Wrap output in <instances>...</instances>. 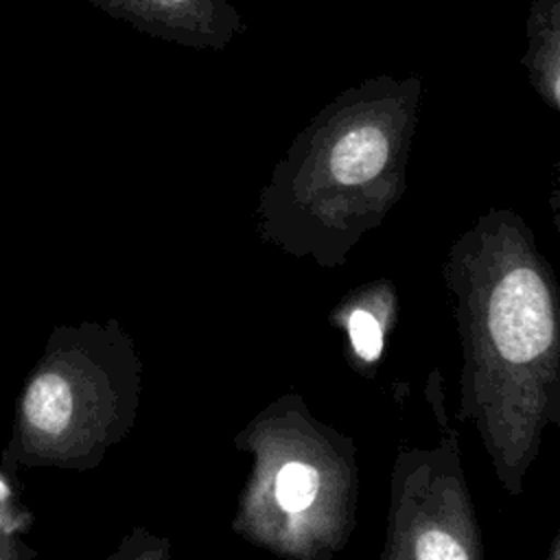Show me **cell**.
Instances as JSON below:
<instances>
[{
    "label": "cell",
    "mask_w": 560,
    "mask_h": 560,
    "mask_svg": "<svg viewBox=\"0 0 560 560\" xmlns=\"http://www.w3.org/2000/svg\"><path fill=\"white\" fill-rule=\"evenodd\" d=\"M389 144L381 129L372 125L350 129L330 155V171L341 184H361L381 173L387 162Z\"/></svg>",
    "instance_id": "4"
},
{
    "label": "cell",
    "mask_w": 560,
    "mask_h": 560,
    "mask_svg": "<svg viewBox=\"0 0 560 560\" xmlns=\"http://www.w3.org/2000/svg\"><path fill=\"white\" fill-rule=\"evenodd\" d=\"M136 31L186 46L219 42L228 13L219 0H88Z\"/></svg>",
    "instance_id": "3"
},
{
    "label": "cell",
    "mask_w": 560,
    "mask_h": 560,
    "mask_svg": "<svg viewBox=\"0 0 560 560\" xmlns=\"http://www.w3.org/2000/svg\"><path fill=\"white\" fill-rule=\"evenodd\" d=\"M129 558V560H149V558H168V545L166 540H158L151 536L144 527H133L125 540L118 545L114 553H109V560Z\"/></svg>",
    "instance_id": "8"
},
{
    "label": "cell",
    "mask_w": 560,
    "mask_h": 560,
    "mask_svg": "<svg viewBox=\"0 0 560 560\" xmlns=\"http://www.w3.org/2000/svg\"><path fill=\"white\" fill-rule=\"evenodd\" d=\"M317 472L300 462L287 464L276 479V501L287 512H300L308 508L317 494Z\"/></svg>",
    "instance_id": "5"
},
{
    "label": "cell",
    "mask_w": 560,
    "mask_h": 560,
    "mask_svg": "<svg viewBox=\"0 0 560 560\" xmlns=\"http://www.w3.org/2000/svg\"><path fill=\"white\" fill-rule=\"evenodd\" d=\"M348 332H350V341L361 359L374 361L381 354V348H383L381 326L370 313H365V311L352 313L348 319Z\"/></svg>",
    "instance_id": "7"
},
{
    "label": "cell",
    "mask_w": 560,
    "mask_h": 560,
    "mask_svg": "<svg viewBox=\"0 0 560 560\" xmlns=\"http://www.w3.org/2000/svg\"><path fill=\"white\" fill-rule=\"evenodd\" d=\"M35 518L20 497V486L15 475L0 466V532L11 536H22L31 532Z\"/></svg>",
    "instance_id": "6"
},
{
    "label": "cell",
    "mask_w": 560,
    "mask_h": 560,
    "mask_svg": "<svg viewBox=\"0 0 560 560\" xmlns=\"http://www.w3.org/2000/svg\"><path fill=\"white\" fill-rule=\"evenodd\" d=\"M488 328L499 354L512 363H527L549 348L553 339L551 295L534 269L514 267L494 287Z\"/></svg>",
    "instance_id": "2"
},
{
    "label": "cell",
    "mask_w": 560,
    "mask_h": 560,
    "mask_svg": "<svg viewBox=\"0 0 560 560\" xmlns=\"http://www.w3.org/2000/svg\"><path fill=\"white\" fill-rule=\"evenodd\" d=\"M413 556L424 558V560H433V558H446L448 560V558H466V551L448 534L427 532L424 536L418 538Z\"/></svg>",
    "instance_id": "9"
},
{
    "label": "cell",
    "mask_w": 560,
    "mask_h": 560,
    "mask_svg": "<svg viewBox=\"0 0 560 560\" xmlns=\"http://www.w3.org/2000/svg\"><path fill=\"white\" fill-rule=\"evenodd\" d=\"M37 551L31 549L22 536H11L0 532V560H33Z\"/></svg>",
    "instance_id": "10"
},
{
    "label": "cell",
    "mask_w": 560,
    "mask_h": 560,
    "mask_svg": "<svg viewBox=\"0 0 560 560\" xmlns=\"http://www.w3.org/2000/svg\"><path fill=\"white\" fill-rule=\"evenodd\" d=\"M140 398L142 359L118 319L55 326L15 398L0 466L94 470L129 435Z\"/></svg>",
    "instance_id": "1"
}]
</instances>
